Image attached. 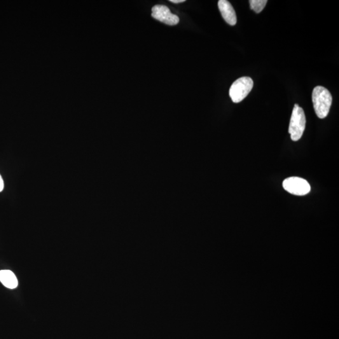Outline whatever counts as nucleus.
I'll return each instance as SVG.
<instances>
[{"instance_id":"3","label":"nucleus","mask_w":339,"mask_h":339,"mask_svg":"<svg viewBox=\"0 0 339 339\" xmlns=\"http://www.w3.org/2000/svg\"><path fill=\"white\" fill-rule=\"evenodd\" d=\"M253 85V81L249 77H242L237 79L230 88L231 99L235 103L242 102L251 92Z\"/></svg>"},{"instance_id":"7","label":"nucleus","mask_w":339,"mask_h":339,"mask_svg":"<svg viewBox=\"0 0 339 339\" xmlns=\"http://www.w3.org/2000/svg\"><path fill=\"white\" fill-rule=\"evenodd\" d=\"M0 282L9 289H15L18 285L17 278L10 270L0 271Z\"/></svg>"},{"instance_id":"2","label":"nucleus","mask_w":339,"mask_h":339,"mask_svg":"<svg viewBox=\"0 0 339 339\" xmlns=\"http://www.w3.org/2000/svg\"><path fill=\"white\" fill-rule=\"evenodd\" d=\"M306 118L303 109L298 104H294L292 112L289 132L293 141H298L302 137L305 129Z\"/></svg>"},{"instance_id":"6","label":"nucleus","mask_w":339,"mask_h":339,"mask_svg":"<svg viewBox=\"0 0 339 339\" xmlns=\"http://www.w3.org/2000/svg\"><path fill=\"white\" fill-rule=\"evenodd\" d=\"M218 7L224 20L231 26L235 25L237 23V17L235 9L230 2L227 0H219Z\"/></svg>"},{"instance_id":"8","label":"nucleus","mask_w":339,"mask_h":339,"mask_svg":"<svg viewBox=\"0 0 339 339\" xmlns=\"http://www.w3.org/2000/svg\"><path fill=\"white\" fill-rule=\"evenodd\" d=\"M267 3V0H250L249 1L251 10L257 13L261 12Z\"/></svg>"},{"instance_id":"4","label":"nucleus","mask_w":339,"mask_h":339,"mask_svg":"<svg viewBox=\"0 0 339 339\" xmlns=\"http://www.w3.org/2000/svg\"><path fill=\"white\" fill-rule=\"evenodd\" d=\"M285 191L294 195L303 196L310 193L311 188L306 180L297 177L287 178L283 182Z\"/></svg>"},{"instance_id":"9","label":"nucleus","mask_w":339,"mask_h":339,"mask_svg":"<svg viewBox=\"0 0 339 339\" xmlns=\"http://www.w3.org/2000/svg\"><path fill=\"white\" fill-rule=\"evenodd\" d=\"M4 189V182L3 180V178L1 176V175H0V193H1V191H3Z\"/></svg>"},{"instance_id":"5","label":"nucleus","mask_w":339,"mask_h":339,"mask_svg":"<svg viewBox=\"0 0 339 339\" xmlns=\"http://www.w3.org/2000/svg\"><path fill=\"white\" fill-rule=\"evenodd\" d=\"M151 16L155 19L165 23L166 25L174 26L179 23V16L172 14L167 6L162 4H156L151 9Z\"/></svg>"},{"instance_id":"1","label":"nucleus","mask_w":339,"mask_h":339,"mask_svg":"<svg viewBox=\"0 0 339 339\" xmlns=\"http://www.w3.org/2000/svg\"><path fill=\"white\" fill-rule=\"evenodd\" d=\"M312 101L317 116L320 119L326 118L333 102V97L329 91L322 86H317L313 89Z\"/></svg>"},{"instance_id":"10","label":"nucleus","mask_w":339,"mask_h":339,"mask_svg":"<svg viewBox=\"0 0 339 339\" xmlns=\"http://www.w3.org/2000/svg\"><path fill=\"white\" fill-rule=\"evenodd\" d=\"M170 1L174 3H184V2L186 1V0H170Z\"/></svg>"}]
</instances>
